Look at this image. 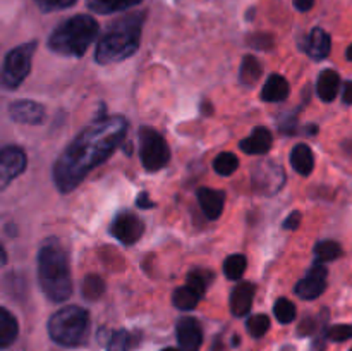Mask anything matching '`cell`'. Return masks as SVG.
Instances as JSON below:
<instances>
[{"instance_id": "32", "label": "cell", "mask_w": 352, "mask_h": 351, "mask_svg": "<svg viewBox=\"0 0 352 351\" xmlns=\"http://www.w3.org/2000/svg\"><path fill=\"white\" fill-rule=\"evenodd\" d=\"M270 329V317L253 315L248 319V330L253 337H263Z\"/></svg>"}, {"instance_id": "22", "label": "cell", "mask_w": 352, "mask_h": 351, "mask_svg": "<svg viewBox=\"0 0 352 351\" xmlns=\"http://www.w3.org/2000/svg\"><path fill=\"white\" fill-rule=\"evenodd\" d=\"M143 0H86L89 10L96 14H113L136 7Z\"/></svg>"}, {"instance_id": "23", "label": "cell", "mask_w": 352, "mask_h": 351, "mask_svg": "<svg viewBox=\"0 0 352 351\" xmlns=\"http://www.w3.org/2000/svg\"><path fill=\"white\" fill-rule=\"evenodd\" d=\"M261 72H263V67H261L260 61H258L254 55H246L243 58V64H241L239 78L243 81V85L254 86L261 78Z\"/></svg>"}, {"instance_id": "18", "label": "cell", "mask_w": 352, "mask_h": 351, "mask_svg": "<svg viewBox=\"0 0 352 351\" xmlns=\"http://www.w3.org/2000/svg\"><path fill=\"white\" fill-rule=\"evenodd\" d=\"M289 92H291V86H289L287 79L280 74H272L265 81L263 89H261V100H265V102H284L289 96Z\"/></svg>"}, {"instance_id": "10", "label": "cell", "mask_w": 352, "mask_h": 351, "mask_svg": "<svg viewBox=\"0 0 352 351\" xmlns=\"http://www.w3.org/2000/svg\"><path fill=\"white\" fill-rule=\"evenodd\" d=\"M284 182H285L284 169H282L278 164L267 162V164H261L254 169L253 184L258 193H263V195H274V193H277L278 189L284 186Z\"/></svg>"}, {"instance_id": "7", "label": "cell", "mask_w": 352, "mask_h": 351, "mask_svg": "<svg viewBox=\"0 0 352 351\" xmlns=\"http://www.w3.org/2000/svg\"><path fill=\"white\" fill-rule=\"evenodd\" d=\"M140 158L143 167L150 172L160 171L170 160V148L167 141L153 127L140 129Z\"/></svg>"}, {"instance_id": "28", "label": "cell", "mask_w": 352, "mask_h": 351, "mask_svg": "<svg viewBox=\"0 0 352 351\" xmlns=\"http://www.w3.org/2000/svg\"><path fill=\"white\" fill-rule=\"evenodd\" d=\"M131 348H133V334L126 329L113 330L107 344V351H129Z\"/></svg>"}, {"instance_id": "29", "label": "cell", "mask_w": 352, "mask_h": 351, "mask_svg": "<svg viewBox=\"0 0 352 351\" xmlns=\"http://www.w3.org/2000/svg\"><path fill=\"white\" fill-rule=\"evenodd\" d=\"M105 292V282L98 275H88L82 282V296L89 301H95Z\"/></svg>"}, {"instance_id": "41", "label": "cell", "mask_w": 352, "mask_h": 351, "mask_svg": "<svg viewBox=\"0 0 352 351\" xmlns=\"http://www.w3.org/2000/svg\"><path fill=\"white\" fill-rule=\"evenodd\" d=\"M6 262H7V253H6V250H3L2 243H0V265H3Z\"/></svg>"}, {"instance_id": "1", "label": "cell", "mask_w": 352, "mask_h": 351, "mask_svg": "<svg viewBox=\"0 0 352 351\" xmlns=\"http://www.w3.org/2000/svg\"><path fill=\"white\" fill-rule=\"evenodd\" d=\"M127 133L122 116L95 120L65 147L54 165V181L58 191L71 193L89 172L117 150Z\"/></svg>"}, {"instance_id": "5", "label": "cell", "mask_w": 352, "mask_h": 351, "mask_svg": "<svg viewBox=\"0 0 352 351\" xmlns=\"http://www.w3.org/2000/svg\"><path fill=\"white\" fill-rule=\"evenodd\" d=\"M89 332V315L78 305H69L55 312L48 320V334L60 346H79Z\"/></svg>"}, {"instance_id": "26", "label": "cell", "mask_w": 352, "mask_h": 351, "mask_svg": "<svg viewBox=\"0 0 352 351\" xmlns=\"http://www.w3.org/2000/svg\"><path fill=\"white\" fill-rule=\"evenodd\" d=\"M246 267L248 260L244 255H230V257H227V260L223 262V272H226L227 279H230V281H237V279L243 277Z\"/></svg>"}, {"instance_id": "3", "label": "cell", "mask_w": 352, "mask_h": 351, "mask_svg": "<svg viewBox=\"0 0 352 351\" xmlns=\"http://www.w3.org/2000/svg\"><path fill=\"white\" fill-rule=\"evenodd\" d=\"M38 281L50 301L60 303L71 298L72 277L69 258L57 240H47L38 253Z\"/></svg>"}, {"instance_id": "39", "label": "cell", "mask_w": 352, "mask_h": 351, "mask_svg": "<svg viewBox=\"0 0 352 351\" xmlns=\"http://www.w3.org/2000/svg\"><path fill=\"white\" fill-rule=\"evenodd\" d=\"M136 203H138V206H141V209H150V206H153V202L150 200L148 193H141V195L138 196Z\"/></svg>"}, {"instance_id": "20", "label": "cell", "mask_w": 352, "mask_h": 351, "mask_svg": "<svg viewBox=\"0 0 352 351\" xmlns=\"http://www.w3.org/2000/svg\"><path fill=\"white\" fill-rule=\"evenodd\" d=\"M291 164L294 171L301 176H309L315 169V157L311 148L306 143H299L291 151Z\"/></svg>"}, {"instance_id": "42", "label": "cell", "mask_w": 352, "mask_h": 351, "mask_svg": "<svg viewBox=\"0 0 352 351\" xmlns=\"http://www.w3.org/2000/svg\"><path fill=\"white\" fill-rule=\"evenodd\" d=\"M346 57H347V61H352V43L349 45V48H347V52H346Z\"/></svg>"}, {"instance_id": "12", "label": "cell", "mask_w": 352, "mask_h": 351, "mask_svg": "<svg viewBox=\"0 0 352 351\" xmlns=\"http://www.w3.org/2000/svg\"><path fill=\"white\" fill-rule=\"evenodd\" d=\"M179 351H199L203 344V329L192 317H182L175 326Z\"/></svg>"}, {"instance_id": "40", "label": "cell", "mask_w": 352, "mask_h": 351, "mask_svg": "<svg viewBox=\"0 0 352 351\" xmlns=\"http://www.w3.org/2000/svg\"><path fill=\"white\" fill-rule=\"evenodd\" d=\"M342 98H344V103H347V105H352V81H347L346 85H344Z\"/></svg>"}, {"instance_id": "4", "label": "cell", "mask_w": 352, "mask_h": 351, "mask_svg": "<svg viewBox=\"0 0 352 351\" xmlns=\"http://www.w3.org/2000/svg\"><path fill=\"white\" fill-rule=\"evenodd\" d=\"M98 34V23L88 14L64 21L48 38V48L64 57H82Z\"/></svg>"}, {"instance_id": "44", "label": "cell", "mask_w": 352, "mask_h": 351, "mask_svg": "<svg viewBox=\"0 0 352 351\" xmlns=\"http://www.w3.org/2000/svg\"><path fill=\"white\" fill-rule=\"evenodd\" d=\"M351 351H352V350H351Z\"/></svg>"}, {"instance_id": "36", "label": "cell", "mask_w": 352, "mask_h": 351, "mask_svg": "<svg viewBox=\"0 0 352 351\" xmlns=\"http://www.w3.org/2000/svg\"><path fill=\"white\" fill-rule=\"evenodd\" d=\"M301 219H302L301 212H292L291 215H289L287 219H285V222H284V229L296 231V229H298L299 226H301Z\"/></svg>"}, {"instance_id": "17", "label": "cell", "mask_w": 352, "mask_h": 351, "mask_svg": "<svg viewBox=\"0 0 352 351\" xmlns=\"http://www.w3.org/2000/svg\"><path fill=\"white\" fill-rule=\"evenodd\" d=\"M272 133L267 129V127L260 126V127H254V131L251 133L250 138L243 140L239 143V148L248 155H261V153H267L268 150L272 148Z\"/></svg>"}, {"instance_id": "11", "label": "cell", "mask_w": 352, "mask_h": 351, "mask_svg": "<svg viewBox=\"0 0 352 351\" xmlns=\"http://www.w3.org/2000/svg\"><path fill=\"white\" fill-rule=\"evenodd\" d=\"M144 224L141 222L140 217L131 212H122L113 219L110 233L116 240L122 244H134L141 236H143Z\"/></svg>"}, {"instance_id": "37", "label": "cell", "mask_w": 352, "mask_h": 351, "mask_svg": "<svg viewBox=\"0 0 352 351\" xmlns=\"http://www.w3.org/2000/svg\"><path fill=\"white\" fill-rule=\"evenodd\" d=\"M316 330V322L315 319H306L305 322L299 326V336H309Z\"/></svg>"}, {"instance_id": "2", "label": "cell", "mask_w": 352, "mask_h": 351, "mask_svg": "<svg viewBox=\"0 0 352 351\" xmlns=\"http://www.w3.org/2000/svg\"><path fill=\"white\" fill-rule=\"evenodd\" d=\"M144 17L146 12H133L113 21L112 26L96 45L95 61L102 65L116 64L136 54L140 48Z\"/></svg>"}, {"instance_id": "24", "label": "cell", "mask_w": 352, "mask_h": 351, "mask_svg": "<svg viewBox=\"0 0 352 351\" xmlns=\"http://www.w3.org/2000/svg\"><path fill=\"white\" fill-rule=\"evenodd\" d=\"M199 299H201V295H199L196 289H192L189 284H184V286H181V288L175 289L174 296H172V301H174V305L177 306L179 310H184V312L196 308V305L199 303Z\"/></svg>"}, {"instance_id": "14", "label": "cell", "mask_w": 352, "mask_h": 351, "mask_svg": "<svg viewBox=\"0 0 352 351\" xmlns=\"http://www.w3.org/2000/svg\"><path fill=\"white\" fill-rule=\"evenodd\" d=\"M306 54L315 61H323L330 55L332 50V38L323 28H313L311 33L308 34L306 41L302 43Z\"/></svg>"}, {"instance_id": "34", "label": "cell", "mask_w": 352, "mask_h": 351, "mask_svg": "<svg viewBox=\"0 0 352 351\" xmlns=\"http://www.w3.org/2000/svg\"><path fill=\"white\" fill-rule=\"evenodd\" d=\"M78 0H34L38 9L43 12H54V10H62L72 7Z\"/></svg>"}, {"instance_id": "6", "label": "cell", "mask_w": 352, "mask_h": 351, "mask_svg": "<svg viewBox=\"0 0 352 351\" xmlns=\"http://www.w3.org/2000/svg\"><path fill=\"white\" fill-rule=\"evenodd\" d=\"M34 50H36V41H30V43H23L9 52L2 71H0V85L3 88L16 89L23 85L31 71Z\"/></svg>"}, {"instance_id": "9", "label": "cell", "mask_w": 352, "mask_h": 351, "mask_svg": "<svg viewBox=\"0 0 352 351\" xmlns=\"http://www.w3.org/2000/svg\"><path fill=\"white\" fill-rule=\"evenodd\" d=\"M327 277H329V272L323 264L316 262L311 268L308 270V274L301 279V281L296 284V295L301 299H315L318 296H322L327 289Z\"/></svg>"}, {"instance_id": "27", "label": "cell", "mask_w": 352, "mask_h": 351, "mask_svg": "<svg viewBox=\"0 0 352 351\" xmlns=\"http://www.w3.org/2000/svg\"><path fill=\"white\" fill-rule=\"evenodd\" d=\"M239 167V160L234 153L229 151H223V153L217 155V158L213 160V169H215L217 174L220 176H230L237 171Z\"/></svg>"}, {"instance_id": "21", "label": "cell", "mask_w": 352, "mask_h": 351, "mask_svg": "<svg viewBox=\"0 0 352 351\" xmlns=\"http://www.w3.org/2000/svg\"><path fill=\"white\" fill-rule=\"evenodd\" d=\"M17 334H19V323L16 317L9 310L0 306V350L10 346L17 339Z\"/></svg>"}, {"instance_id": "15", "label": "cell", "mask_w": 352, "mask_h": 351, "mask_svg": "<svg viewBox=\"0 0 352 351\" xmlns=\"http://www.w3.org/2000/svg\"><path fill=\"white\" fill-rule=\"evenodd\" d=\"M254 284L253 282H241L230 292V312L236 317H244L251 312L254 298Z\"/></svg>"}, {"instance_id": "30", "label": "cell", "mask_w": 352, "mask_h": 351, "mask_svg": "<svg viewBox=\"0 0 352 351\" xmlns=\"http://www.w3.org/2000/svg\"><path fill=\"white\" fill-rule=\"evenodd\" d=\"M213 274L208 270H192L188 274V279H186V284L191 286L192 289L199 292V295H205L206 289H208V284L212 282Z\"/></svg>"}, {"instance_id": "35", "label": "cell", "mask_w": 352, "mask_h": 351, "mask_svg": "<svg viewBox=\"0 0 352 351\" xmlns=\"http://www.w3.org/2000/svg\"><path fill=\"white\" fill-rule=\"evenodd\" d=\"M250 45L253 48H260V50H270L274 47V38L270 34H253L250 38Z\"/></svg>"}, {"instance_id": "19", "label": "cell", "mask_w": 352, "mask_h": 351, "mask_svg": "<svg viewBox=\"0 0 352 351\" xmlns=\"http://www.w3.org/2000/svg\"><path fill=\"white\" fill-rule=\"evenodd\" d=\"M339 72L332 71V69H327V71H323L322 74H320L318 83H316V93H318V96L323 102H332V100H336V96L339 95Z\"/></svg>"}, {"instance_id": "33", "label": "cell", "mask_w": 352, "mask_h": 351, "mask_svg": "<svg viewBox=\"0 0 352 351\" xmlns=\"http://www.w3.org/2000/svg\"><path fill=\"white\" fill-rule=\"evenodd\" d=\"M327 339L333 341V343H344V341L351 339L352 337V326H347V323H337V326H332L330 329L325 330Z\"/></svg>"}, {"instance_id": "38", "label": "cell", "mask_w": 352, "mask_h": 351, "mask_svg": "<svg viewBox=\"0 0 352 351\" xmlns=\"http://www.w3.org/2000/svg\"><path fill=\"white\" fill-rule=\"evenodd\" d=\"M294 7L299 12H308L313 6H315V0H292Z\"/></svg>"}, {"instance_id": "25", "label": "cell", "mask_w": 352, "mask_h": 351, "mask_svg": "<svg viewBox=\"0 0 352 351\" xmlns=\"http://www.w3.org/2000/svg\"><path fill=\"white\" fill-rule=\"evenodd\" d=\"M342 255V248L336 241H320L315 246V257L318 264L333 262Z\"/></svg>"}, {"instance_id": "8", "label": "cell", "mask_w": 352, "mask_h": 351, "mask_svg": "<svg viewBox=\"0 0 352 351\" xmlns=\"http://www.w3.org/2000/svg\"><path fill=\"white\" fill-rule=\"evenodd\" d=\"M28 165L26 153L19 147H6L0 150V191L7 188Z\"/></svg>"}, {"instance_id": "31", "label": "cell", "mask_w": 352, "mask_h": 351, "mask_svg": "<svg viewBox=\"0 0 352 351\" xmlns=\"http://www.w3.org/2000/svg\"><path fill=\"white\" fill-rule=\"evenodd\" d=\"M274 313L280 323H291L296 319L298 312H296V305L285 298H278L274 306Z\"/></svg>"}, {"instance_id": "13", "label": "cell", "mask_w": 352, "mask_h": 351, "mask_svg": "<svg viewBox=\"0 0 352 351\" xmlns=\"http://www.w3.org/2000/svg\"><path fill=\"white\" fill-rule=\"evenodd\" d=\"M9 114L16 123L36 126L45 120V107L33 100H17L9 107Z\"/></svg>"}, {"instance_id": "43", "label": "cell", "mask_w": 352, "mask_h": 351, "mask_svg": "<svg viewBox=\"0 0 352 351\" xmlns=\"http://www.w3.org/2000/svg\"><path fill=\"white\" fill-rule=\"evenodd\" d=\"M164 351H179V350H177V348H165Z\"/></svg>"}, {"instance_id": "16", "label": "cell", "mask_w": 352, "mask_h": 351, "mask_svg": "<svg viewBox=\"0 0 352 351\" xmlns=\"http://www.w3.org/2000/svg\"><path fill=\"white\" fill-rule=\"evenodd\" d=\"M198 202L201 206L203 213L210 220H215L222 215L223 203H226V193L212 188H199L198 189Z\"/></svg>"}]
</instances>
